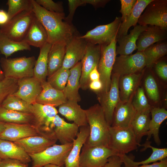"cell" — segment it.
Returning a JSON list of instances; mask_svg holds the SVG:
<instances>
[{"label":"cell","mask_w":167,"mask_h":167,"mask_svg":"<svg viewBox=\"0 0 167 167\" xmlns=\"http://www.w3.org/2000/svg\"><path fill=\"white\" fill-rule=\"evenodd\" d=\"M32 11L46 30L48 42L51 44L59 42L67 44L75 36L79 35L72 24L65 20L64 13L49 11L32 0Z\"/></svg>","instance_id":"1"},{"label":"cell","mask_w":167,"mask_h":167,"mask_svg":"<svg viewBox=\"0 0 167 167\" xmlns=\"http://www.w3.org/2000/svg\"><path fill=\"white\" fill-rule=\"evenodd\" d=\"M77 102L67 100L60 105L59 112L68 121H73L79 127L88 125L85 110L79 105Z\"/></svg>","instance_id":"24"},{"label":"cell","mask_w":167,"mask_h":167,"mask_svg":"<svg viewBox=\"0 0 167 167\" xmlns=\"http://www.w3.org/2000/svg\"><path fill=\"white\" fill-rule=\"evenodd\" d=\"M167 29L155 26L149 25L141 33L136 44L138 51H143L149 46L165 40Z\"/></svg>","instance_id":"22"},{"label":"cell","mask_w":167,"mask_h":167,"mask_svg":"<svg viewBox=\"0 0 167 167\" xmlns=\"http://www.w3.org/2000/svg\"><path fill=\"white\" fill-rule=\"evenodd\" d=\"M79 35L74 36L66 44L62 69H70L82 59L88 42Z\"/></svg>","instance_id":"16"},{"label":"cell","mask_w":167,"mask_h":167,"mask_svg":"<svg viewBox=\"0 0 167 167\" xmlns=\"http://www.w3.org/2000/svg\"><path fill=\"white\" fill-rule=\"evenodd\" d=\"M121 8L119 12L122 14V22L125 21L130 14L136 0H120Z\"/></svg>","instance_id":"46"},{"label":"cell","mask_w":167,"mask_h":167,"mask_svg":"<svg viewBox=\"0 0 167 167\" xmlns=\"http://www.w3.org/2000/svg\"><path fill=\"white\" fill-rule=\"evenodd\" d=\"M5 122H0V133L2 131L5 129Z\"/></svg>","instance_id":"57"},{"label":"cell","mask_w":167,"mask_h":167,"mask_svg":"<svg viewBox=\"0 0 167 167\" xmlns=\"http://www.w3.org/2000/svg\"><path fill=\"white\" fill-rule=\"evenodd\" d=\"M69 14L65 17V20L70 24H72V22L75 11L79 6L84 5L82 0H68Z\"/></svg>","instance_id":"47"},{"label":"cell","mask_w":167,"mask_h":167,"mask_svg":"<svg viewBox=\"0 0 167 167\" xmlns=\"http://www.w3.org/2000/svg\"><path fill=\"white\" fill-rule=\"evenodd\" d=\"M81 61L77 63L70 69V74L66 85L63 91L67 100L80 101L81 97L79 93L80 88V79L81 74Z\"/></svg>","instance_id":"26"},{"label":"cell","mask_w":167,"mask_h":167,"mask_svg":"<svg viewBox=\"0 0 167 167\" xmlns=\"http://www.w3.org/2000/svg\"><path fill=\"white\" fill-rule=\"evenodd\" d=\"M41 84L42 90L37 98L36 103L55 107L67 101L62 91L53 88L46 81L42 82Z\"/></svg>","instance_id":"27"},{"label":"cell","mask_w":167,"mask_h":167,"mask_svg":"<svg viewBox=\"0 0 167 167\" xmlns=\"http://www.w3.org/2000/svg\"><path fill=\"white\" fill-rule=\"evenodd\" d=\"M89 135L84 144L89 146L108 147L109 127L103 110L98 104L85 110Z\"/></svg>","instance_id":"2"},{"label":"cell","mask_w":167,"mask_h":167,"mask_svg":"<svg viewBox=\"0 0 167 167\" xmlns=\"http://www.w3.org/2000/svg\"><path fill=\"white\" fill-rule=\"evenodd\" d=\"M133 167H167V159L166 158L159 162L153 163L150 165H143Z\"/></svg>","instance_id":"53"},{"label":"cell","mask_w":167,"mask_h":167,"mask_svg":"<svg viewBox=\"0 0 167 167\" xmlns=\"http://www.w3.org/2000/svg\"><path fill=\"white\" fill-rule=\"evenodd\" d=\"M9 20V18L7 12L0 10V26L6 24Z\"/></svg>","instance_id":"55"},{"label":"cell","mask_w":167,"mask_h":167,"mask_svg":"<svg viewBox=\"0 0 167 167\" xmlns=\"http://www.w3.org/2000/svg\"><path fill=\"white\" fill-rule=\"evenodd\" d=\"M32 105V113L34 117V126L43 133L54 134L52 124L55 116L58 113L55 107L36 103Z\"/></svg>","instance_id":"13"},{"label":"cell","mask_w":167,"mask_h":167,"mask_svg":"<svg viewBox=\"0 0 167 167\" xmlns=\"http://www.w3.org/2000/svg\"><path fill=\"white\" fill-rule=\"evenodd\" d=\"M123 162L120 157L114 155L109 157L104 167H122Z\"/></svg>","instance_id":"50"},{"label":"cell","mask_w":167,"mask_h":167,"mask_svg":"<svg viewBox=\"0 0 167 167\" xmlns=\"http://www.w3.org/2000/svg\"><path fill=\"white\" fill-rule=\"evenodd\" d=\"M150 114V110L137 112L131 122V126L139 144L142 137L147 135L151 120Z\"/></svg>","instance_id":"34"},{"label":"cell","mask_w":167,"mask_h":167,"mask_svg":"<svg viewBox=\"0 0 167 167\" xmlns=\"http://www.w3.org/2000/svg\"><path fill=\"white\" fill-rule=\"evenodd\" d=\"M72 146L73 143L55 144L39 153L29 154L32 161L31 167H42L48 164L63 166Z\"/></svg>","instance_id":"5"},{"label":"cell","mask_w":167,"mask_h":167,"mask_svg":"<svg viewBox=\"0 0 167 167\" xmlns=\"http://www.w3.org/2000/svg\"><path fill=\"white\" fill-rule=\"evenodd\" d=\"M121 23V18L116 17L112 22L97 26L80 37L93 45H108L117 38Z\"/></svg>","instance_id":"9"},{"label":"cell","mask_w":167,"mask_h":167,"mask_svg":"<svg viewBox=\"0 0 167 167\" xmlns=\"http://www.w3.org/2000/svg\"><path fill=\"white\" fill-rule=\"evenodd\" d=\"M88 88L96 93L101 91L102 89V84L100 80L90 82Z\"/></svg>","instance_id":"52"},{"label":"cell","mask_w":167,"mask_h":167,"mask_svg":"<svg viewBox=\"0 0 167 167\" xmlns=\"http://www.w3.org/2000/svg\"><path fill=\"white\" fill-rule=\"evenodd\" d=\"M89 134L88 124L79 127L76 138L73 141L72 147L65 160V167H80L79 158L81 149Z\"/></svg>","instance_id":"25"},{"label":"cell","mask_w":167,"mask_h":167,"mask_svg":"<svg viewBox=\"0 0 167 167\" xmlns=\"http://www.w3.org/2000/svg\"><path fill=\"white\" fill-rule=\"evenodd\" d=\"M148 26L137 25L131 30L129 34L116 38L118 45L116 46V55H127L132 54L137 49L136 41L141 32L145 30Z\"/></svg>","instance_id":"23"},{"label":"cell","mask_w":167,"mask_h":167,"mask_svg":"<svg viewBox=\"0 0 167 167\" xmlns=\"http://www.w3.org/2000/svg\"><path fill=\"white\" fill-rule=\"evenodd\" d=\"M52 126L55 136L61 144L73 143L79 131L76 124L67 122L58 114L54 118Z\"/></svg>","instance_id":"19"},{"label":"cell","mask_w":167,"mask_h":167,"mask_svg":"<svg viewBox=\"0 0 167 167\" xmlns=\"http://www.w3.org/2000/svg\"><path fill=\"white\" fill-rule=\"evenodd\" d=\"M101 45L88 42L84 55L81 61V74L80 79V88L85 90L88 88L90 82L89 75L97 67L100 59Z\"/></svg>","instance_id":"14"},{"label":"cell","mask_w":167,"mask_h":167,"mask_svg":"<svg viewBox=\"0 0 167 167\" xmlns=\"http://www.w3.org/2000/svg\"><path fill=\"white\" fill-rule=\"evenodd\" d=\"M152 0H136L133 9L126 20L122 22L117 38L127 34L129 29L132 26L137 25L140 15L147 6Z\"/></svg>","instance_id":"33"},{"label":"cell","mask_w":167,"mask_h":167,"mask_svg":"<svg viewBox=\"0 0 167 167\" xmlns=\"http://www.w3.org/2000/svg\"><path fill=\"white\" fill-rule=\"evenodd\" d=\"M18 82V79L6 77L0 81V106L8 96L17 91Z\"/></svg>","instance_id":"43"},{"label":"cell","mask_w":167,"mask_h":167,"mask_svg":"<svg viewBox=\"0 0 167 167\" xmlns=\"http://www.w3.org/2000/svg\"><path fill=\"white\" fill-rule=\"evenodd\" d=\"M35 17L32 11H24L0 26V31L12 40L23 41Z\"/></svg>","instance_id":"7"},{"label":"cell","mask_w":167,"mask_h":167,"mask_svg":"<svg viewBox=\"0 0 167 167\" xmlns=\"http://www.w3.org/2000/svg\"><path fill=\"white\" fill-rule=\"evenodd\" d=\"M1 160H2V159L0 157V162H1Z\"/></svg>","instance_id":"59"},{"label":"cell","mask_w":167,"mask_h":167,"mask_svg":"<svg viewBox=\"0 0 167 167\" xmlns=\"http://www.w3.org/2000/svg\"><path fill=\"white\" fill-rule=\"evenodd\" d=\"M66 44L59 42L52 45L48 57V77L62 66L65 54Z\"/></svg>","instance_id":"31"},{"label":"cell","mask_w":167,"mask_h":167,"mask_svg":"<svg viewBox=\"0 0 167 167\" xmlns=\"http://www.w3.org/2000/svg\"><path fill=\"white\" fill-rule=\"evenodd\" d=\"M36 61L34 56L9 58H2L0 60L5 77L18 79L33 76Z\"/></svg>","instance_id":"4"},{"label":"cell","mask_w":167,"mask_h":167,"mask_svg":"<svg viewBox=\"0 0 167 167\" xmlns=\"http://www.w3.org/2000/svg\"><path fill=\"white\" fill-rule=\"evenodd\" d=\"M31 49L30 46L25 42L13 41L0 31V53L5 58L16 52Z\"/></svg>","instance_id":"37"},{"label":"cell","mask_w":167,"mask_h":167,"mask_svg":"<svg viewBox=\"0 0 167 167\" xmlns=\"http://www.w3.org/2000/svg\"><path fill=\"white\" fill-rule=\"evenodd\" d=\"M4 126V130L0 133V139L13 142L30 136L46 134L41 132L31 124L5 123Z\"/></svg>","instance_id":"17"},{"label":"cell","mask_w":167,"mask_h":167,"mask_svg":"<svg viewBox=\"0 0 167 167\" xmlns=\"http://www.w3.org/2000/svg\"><path fill=\"white\" fill-rule=\"evenodd\" d=\"M36 3L46 10L57 13H64L62 3L55 2L52 0H35Z\"/></svg>","instance_id":"45"},{"label":"cell","mask_w":167,"mask_h":167,"mask_svg":"<svg viewBox=\"0 0 167 167\" xmlns=\"http://www.w3.org/2000/svg\"><path fill=\"white\" fill-rule=\"evenodd\" d=\"M48 39L46 30L35 15L23 41L30 46L40 48L48 42Z\"/></svg>","instance_id":"28"},{"label":"cell","mask_w":167,"mask_h":167,"mask_svg":"<svg viewBox=\"0 0 167 167\" xmlns=\"http://www.w3.org/2000/svg\"><path fill=\"white\" fill-rule=\"evenodd\" d=\"M89 79L90 82L100 80V75L97 67H95L90 73Z\"/></svg>","instance_id":"54"},{"label":"cell","mask_w":167,"mask_h":167,"mask_svg":"<svg viewBox=\"0 0 167 167\" xmlns=\"http://www.w3.org/2000/svg\"><path fill=\"white\" fill-rule=\"evenodd\" d=\"M151 142L147 141L140 146L143 147L142 151H145L147 148L152 149V152L150 156L147 159L141 161L136 162L134 161L126 154L118 156L121 158L123 163L124 165V167H133L139 166L140 165L148 164L151 163L156 162L157 161H161L167 158V148H155L151 145Z\"/></svg>","instance_id":"29"},{"label":"cell","mask_w":167,"mask_h":167,"mask_svg":"<svg viewBox=\"0 0 167 167\" xmlns=\"http://www.w3.org/2000/svg\"><path fill=\"white\" fill-rule=\"evenodd\" d=\"M144 80V86L147 94L149 98L155 104L158 103L160 96L156 82L151 73L148 74Z\"/></svg>","instance_id":"44"},{"label":"cell","mask_w":167,"mask_h":167,"mask_svg":"<svg viewBox=\"0 0 167 167\" xmlns=\"http://www.w3.org/2000/svg\"><path fill=\"white\" fill-rule=\"evenodd\" d=\"M136 113L132 101H120L114 110L111 126L120 128L130 127Z\"/></svg>","instance_id":"21"},{"label":"cell","mask_w":167,"mask_h":167,"mask_svg":"<svg viewBox=\"0 0 167 167\" xmlns=\"http://www.w3.org/2000/svg\"><path fill=\"white\" fill-rule=\"evenodd\" d=\"M63 166H59L53 164H48L42 167H63Z\"/></svg>","instance_id":"56"},{"label":"cell","mask_w":167,"mask_h":167,"mask_svg":"<svg viewBox=\"0 0 167 167\" xmlns=\"http://www.w3.org/2000/svg\"><path fill=\"white\" fill-rule=\"evenodd\" d=\"M144 71V69L138 73L120 76L118 88L120 101H132L135 92L139 87Z\"/></svg>","instance_id":"20"},{"label":"cell","mask_w":167,"mask_h":167,"mask_svg":"<svg viewBox=\"0 0 167 167\" xmlns=\"http://www.w3.org/2000/svg\"><path fill=\"white\" fill-rule=\"evenodd\" d=\"M0 157L19 160L25 163L31 162L28 154L13 142L0 139Z\"/></svg>","instance_id":"30"},{"label":"cell","mask_w":167,"mask_h":167,"mask_svg":"<svg viewBox=\"0 0 167 167\" xmlns=\"http://www.w3.org/2000/svg\"><path fill=\"white\" fill-rule=\"evenodd\" d=\"M0 122L34 125V117L31 113L10 110L0 106Z\"/></svg>","instance_id":"36"},{"label":"cell","mask_w":167,"mask_h":167,"mask_svg":"<svg viewBox=\"0 0 167 167\" xmlns=\"http://www.w3.org/2000/svg\"><path fill=\"white\" fill-rule=\"evenodd\" d=\"M5 77L3 71L1 70L0 68V81L3 80Z\"/></svg>","instance_id":"58"},{"label":"cell","mask_w":167,"mask_h":167,"mask_svg":"<svg viewBox=\"0 0 167 167\" xmlns=\"http://www.w3.org/2000/svg\"><path fill=\"white\" fill-rule=\"evenodd\" d=\"M150 113L152 118L150 122L147 141L152 135L156 143L159 145L161 143L159 136L160 127L162 122L167 118V111L163 107H152Z\"/></svg>","instance_id":"32"},{"label":"cell","mask_w":167,"mask_h":167,"mask_svg":"<svg viewBox=\"0 0 167 167\" xmlns=\"http://www.w3.org/2000/svg\"><path fill=\"white\" fill-rule=\"evenodd\" d=\"M120 76L112 73L111 84L107 92H99L96 93L97 99L104 113L106 120L111 126L115 108L120 101L118 81Z\"/></svg>","instance_id":"12"},{"label":"cell","mask_w":167,"mask_h":167,"mask_svg":"<svg viewBox=\"0 0 167 167\" xmlns=\"http://www.w3.org/2000/svg\"><path fill=\"white\" fill-rule=\"evenodd\" d=\"M146 60L143 51L134 54L116 57L112 73L120 76L138 73L146 67Z\"/></svg>","instance_id":"11"},{"label":"cell","mask_w":167,"mask_h":167,"mask_svg":"<svg viewBox=\"0 0 167 167\" xmlns=\"http://www.w3.org/2000/svg\"><path fill=\"white\" fill-rule=\"evenodd\" d=\"M132 103L137 112L151 110L152 108L146 96L144 89L139 86L133 96Z\"/></svg>","instance_id":"42"},{"label":"cell","mask_w":167,"mask_h":167,"mask_svg":"<svg viewBox=\"0 0 167 167\" xmlns=\"http://www.w3.org/2000/svg\"><path fill=\"white\" fill-rule=\"evenodd\" d=\"M143 52L146 58V67L151 68L167 54V42L162 41L156 43L148 47Z\"/></svg>","instance_id":"38"},{"label":"cell","mask_w":167,"mask_h":167,"mask_svg":"<svg viewBox=\"0 0 167 167\" xmlns=\"http://www.w3.org/2000/svg\"><path fill=\"white\" fill-rule=\"evenodd\" d=\"M7 12L9 20L24 11H32V0H8Z\"/></svg>","instance_id":"40"},{"label":"cell","mask_w":167,"mask_h":167,"mask_svg":"<svg viewBox=\"0 0 167 167\" xmlns=\"http://www.w3.org/2000/svg\"><path fill=\"white\" fill-rule=\"evenodd\" d=\"M57 139L54 134H41L14 142L28 155L41 152L53 146Z\"/></svg>","instance_id":"15"},{"label":"cell","mask_w":167,"mask_h":167,"mask_svg":"<svg viewBox=\"0 0 167 167\" xmlns=\"http://www.w3.org/2000/svg\"><path fill=\"white\" fill-rule=\"evenodd\" d=\"M52 44L48 42L40 48L39 55L33 68V77L41 82L46 81L48 74V57Z\"/></svg>","instance_id":"35"},{"label":"cell","mask_w":167,"mask_h":167,"mask_svg":"<svg viewBox=\"0 0 167 167\" xmlns=\"http://www.w3.org/2000/svg\"><path fill=\"white\" fill-rule=\"evenodd\" d=\"M117 153L108 147L83 145L79 156L80 167H104L109 158Z\"/></svg>","instance_id":"8"},{"label":"cell","mask_w":167,"mask_h":167,"mask_svg":"<svg viewBox=\"0 0 167 167\" xmlns=\"http://www.w3.org/2000/svg\"><path fill=\"white\" fill-rule=\"evenodd\" d=\"M85 5L89 4L92 5L95 9L104 7L110 0H82Z\"/></svg>","instance_id":"51"},{"label":"cell","mask_w":167,"mask_h":167,"mask_svg":"<svg viewBox=\"0 0 167 167\" xmlns=\"http://www.w3.org/2000/svg\"><path fill=\"white\" fill-rule=\"evenodd\" d=\"M0 167H28V165L18 160L7 158L2 159Z\"/></svg>","instance_id":"49"},{"label":"cell","mask_w":167,"mask_h":167,"mask_svg":"<svg viewBox=\"0 0 167 167\" xmlns=\"http://www.w3.org/2000/svg\"><path fill=\"white\" fill-rule=\"evenodd\" d=\"M18 89L12 94L29 104L36 103L42 90L41 82L34 77L18 79Z\"/></svg>","instance_id":"18"},{"label":"cell","mask_w":167,"mask_h":167,"mask_svg":"<svg viewBox=\"0 0 167 167\" xmlns=\"http://www.w3.org/2000/svg\"><path fill=\"white\" fill-rule=\"evenodd\" d=\"M70 74L69 69L60 68L51 76L48 77L46 81L53 88L63 91Z\"/></svg>","instance_id":"41"},{"label":"cell","mask_w":167,"mask_h":167,"mask_svg":"<svg viewBox=\"0 0 167 167\" xmlns=\"http://www.w3.org/2000/svg\"><path fill=\"white\" fill-rule=\"evenodd\" d=\"M140 145L137 143L131 126L126 128L109 126L108 146L116 152L118 156L126 154L136 150Z\"/></svg>","instance_id":"3"},{"label":"cell","mask_w":167,"mask_h":167,"mask_svg":"<svg viewBox=\"0 0 167 167\" xmlns=\"http://www.w3.org/2000/svg\"><path fill=\"white\" fill-rule=\"evenodd\" d=\"M116 38L108 45H101L100 59L97 69L100 75V80L103 88L100 92H107L111 84V77L113 66L116 57Z\"/></svg>","instance_id":"6"},{"label":"cell","mask_w":167,"mask_h":167,"mask_svg":"<svg viewBox=\"0 0 167 167\" xmlns=\"http://www.w3.org/2000/svg\"><path fill=\"white\" fill-rule=\"evenodd\" d=\"M0 106L10 110L32 113V105L13 94L8 96Z\"/></svg>","instance_id":"39"},{"label":"cell","mask_w":167,"mask_h":167,"mask_svg":"<svg viewBox=\"0 0 167 167\" xmlns=\"http://www.w3.org/2000/svg\"><path fill=\"white\" fill-rule=\"evenodd\" d=\"M138 23L167 29V0H152L142 14Z\"/></svg>","instance_id":"10"},{"label":"cell","mask_w":167,"mask_h":167,"mask_svg":"<svg viewBox=\"0 0 167 167\" xmlns=\"http://www.w3.org/2000/svg\"><path fill=\"white\" fill-rule=\"evenodd\" d=\"M157 75L162 80H167V63L165 61L161 59L154 65Z\"/></svg>","instance_id":"48"}]
</instances>
